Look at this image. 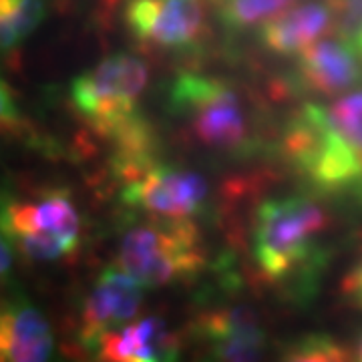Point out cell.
Returning <instances> with one entry per match:
<instances>
[{"mask_svg":"<svg viewBox=\"0 0 362 362\" xmlns=\"http://www.w3.org/2000/svg\"><path fill=\"white\" fill-rule=\"evenodd\" d=\"M42 18L40 0H0V37L2 49L13 51L25 40Z\"/></svg>","mask_w":362,"mask_h":362,"instance_id":"15","label":"cell"},{"mask_svg":"<svg viewBox=\"0 0 362 362\" xmlns=\"http://www.w3.org/2000/svg\"><path fill=\"white\" fill-rule=\"evenodd\" d=\"M346 356H349V352L342 344H338L334 338L324 337V334H312V337L302 338L288 350V358L300 362H337L344 361Z\"/></svg>","mask_w":362,"mask_h":362,"instance_id":"17","label":"cell"},{"mask_svg":"<svg viewBox=\"0 0 362 362\" xmlns=\"http://www.w3.org/2000/svg\"><path fill=\"white\" fill-rule=\"evenodd\" d=\"M125 177L123 199L129 206L151 211L168 220H187L197 214L207 197L202 175L143 161L121 171Z\"/></svg>","mask_w":362,"mask_h":362,"instance_id":"6","label":"cell"},{"mask_svg":"<svg viewBox=\"0 0 362 362\" xmlns=\"http://www.w3.org/2000/svg\"><path fill=\"white\" fill-rule=\"evenodd\" d=\"M2 223L8 240L39 262L63 258L78 244L81 221L65 192L42 194L37 202H11L4 207Z\"/></svg>","mask_w":362,"mask_h":362,"instance_id":"5","label":"cell"},{"mask_svg":"<svg viewBox=\"0 0 362 362\" xmlns=\"http://www.w3.org/2000/svg\"><path fill=\"white\" fill-rule=\"evenodd\" d=\"M322 113L338 151L362 177V90L322 107Z\"/></svg>","mask_w":362,"mask_h":362,"instance_id":"14","label":"cell"},{"mask_svg":"<svg viewBox=\"0 0 362 362\" xmlns=\"http://www.w3.org/2000/svg\"><path fill=\"white\" fill-rule=\"evenodd\" d=\"M143 286L123 268H109L101 274L81 316V340L99 346L105 334L135 316L141 304Z\"/></svg>","mask_w":362,"mask_h":362,"instance_id":"8","label":"cell"},{"mask_svg":"<svg viewBox=\"0 0 362 362\" xmlns=\"http://www.w3.org/2000/svg\"><path fill=\"white\" fill-rule=\"evenodd\" d=\"M330 4L340 39L358 51L362 45V0H330Z\"/></svg>","mask_w":362,"mask_h":362,"instance_id":"18","label":"cell"},{"mask_svg":"<svg viewBox=\"0 0 362 362\" xmlns=\"http://www.w3.org/2000/svg\"><path fill=\"white\" fill-rule=\"evenodd\" d=\"M125 23L143 42L159 49H185L202 35V0H127Z\"/></svg>","mask_w":362,"mask_h":362,"instance_id":"7","label":"cell"},{"mask_svg":"<svg viewBox=\"0 0 362 362\" xmlns=\"http://www.w3.org/2000/svg\"><path fill=\"white\" fill-rule=\"evenodd\" d=\"M342 292L349 298L350 304L362 310V256L361 259L352 266L349 274L342 280Z\"/></svg>","mask_w":362,"mask_h":362,"instance_id":"19","label":"cell"},{"mask_svg":"<svg viewBox=\"0 0 362 362\" xmlns=\"http://www.w3.org/2000/svg\"><path fill=\"white\" fill-rule=\"evenodd\" d=\"M171 103L207 147L235 149L246 141V117L230 85L185 73L171 87Z\"/></svg>","mask_w":362,"mask_h":362,"instance_id":"4","label":"cell"},{"mask_svg":"<svg viewBox=\"0 0 362 362\" xmlns=\"http://www.w3.org/2000/svg\"><path fill=\"white\" fill-rule=\"evenodd\" d=\"M358 52H361V54H362V45H361V47H358Z\"/></svg>","mask_w":362,"mask_h":362,"instance_id":"21","label":"cell"},{"mask_svg":"<svg viewBox=\"0 0 362 362\" xmlns=\"http://www.w3.org/2000/svg\"><path fill=\"white\" fill-rule=\"evenodd\" d=\"M101 358L113 362L169 361L177 352V340L159 318H145L105 334L99 342Z\"/></svg>","mask_w":362,"mask_h":362,"instance_id":"12","label":"cell"},{"mask_svg":"<svg viewBox=\"0 0 362 362\" xmlns=\"http://www.w3.org/2000/svg\"><path fill=\"white\" fill-rule=\"evenodd\" d=\"M2 361L40 362L52 352V334L45 316L35 306L18 304L4 310L0 320Z\"/></svg>","mask_w":362,"mask_h":362,"instance_id":"13","label":"cell"},{"mask_svg":"<svg viewBox=\"0 0 362 362\" xmlns=\"http://www.w3.org/2000/svg\"><path fill=\"white\" fill-rule=\"evenodd\" d=\"M356 354H358V361H362V337H361V342H358V352H356Z\"/></svg>","mask_w":362,"mask_h":362,"instance_id":"20","label":"cell"},{"mask_svg":"<svg viewBox=\"0 0 362 362\" xmlns=\"http://www.w3.org/2000/svg\"><path fill=\"white\" fill-rule=\"evenodd\" d=\"M326 221L322 209L304 197L266 202L254 226V256L262 274L276 282L296 274L314 256Z\"/></svg>","mask_w":362,"mask_h":362,"instance_id":"2","label":"cell"},{"mask_svg":"<svg viewBox=\"0 0 362 362\" xmlns=\"http://www.w3.org/2000/svg\"><path fill=\"white\" fill-rule=\"evenodd\" d=\"M223 23L233 28L256 25L278 14L288 0H214Z\"/></svg>","mask_w":362,"mask_h":362,"instance_id":"16","label":"cell"},{"mask_svg":"<svg viewBox=\"0 0 362 362\" xmlns=\"http://www.w3.org/2000/svg\"><path fill=\"white\" fill-rule=\"evenodd\" d=\"M147 69L137 57L113 54L73 81L71 101L90 127L121 143V151L147 147L149 127L137 115Z\"/></svg>","mask_w":362,"mask_h":362,"instance_id":"1","label":"cell"},{"mask_svg":"<svg viewBox=\"0 0 362 362\" xmlns=\"http://www.w3.org/2000/svg\"><path fill=\"white\" fill-rule=\"evenodd\" d=\"M199 337L221 361H256L264 349V332L254 314L244 306H226L206 312L199 322Z\"/></svg>","mask_w":362,"mask_h":362,"instance_id":"9","label":"cell"},{"mask_svg":"<svg viewBox=\"0 0 362 362\" xmlns=\"http://www.w3.org/2000/svg\"><path fill=\"white\" fill-rule=\"evenodd\" d=\"M332 23L330 2H302L270 16L262 26V40L274 52L298 54L320 39Z\"/></svg>","mask_w":362,"mask_h":362,"instance_id":"11","label":"cell"},{"mask_svg":"<svg viewBox=\"0 0 362 362\" xmlns=\"http://www.w3.org/2000/svg\"><path fill=\"white\" fill-rule=\"evenodd\" d=\"M300 78L316 93L337 95L352 89L362 78V57L350 42L316 40L300 52Z\"/></svg>","mask_w":362,"mask_h":362,"instance_id":"10","label":"cell"},{"mask_svg":"<svg viewBox=\"0 0 362 362\" xmlns=\"http://www.w3.org/2000/svg\"><path fill=\"white\" fill-rule=\"evenodd\" d=\"M199 232L185 220L163 218L133 228L121 244V268L143 286L173 284L199 272L204 264Z\"/></svg>","mask_w":362,"mask_h":362,"instance_id":"3","label":"cell"}]
</instances>
